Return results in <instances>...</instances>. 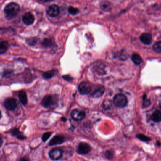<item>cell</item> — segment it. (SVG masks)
Listing matches in <instances>:
<instances>
[{"label":"cell","instance_id":"6da1fadb","mask_svg":"<svg viewBox=\"0 0 161 161\" xmlns=\"http://www.w3.org/2000/svg\"><path fill=\"white\" fill-rule=\"evenodd\" d=\"M20 11V6L15 2H12L6 5L4 8L5 14L9 20L15 17Z\"/></svg>","mask_w":161,"mask_h":161},{"label":"cell","instance_id":"7a4b0ae2","mask_svg":"<svg viewBox=\"0 0 161 161\" xmlns=\"http://www.w3.org/2000/svg\"><path fill=\"white\" fill-rule=\"evenodd\" d=\"M113 103L117 107L120 108L125 107L128 104L127 98L123 94H119L113 98Z\"/></svg>","mask_w":161,"mask_h":161},{"label":"cell","instance_id":"3957f363","mask_svg":"<svg viewBox=\"0 0 161 161\" xmlns=\"http://www.w3.org/2000/svg\"><path fill=\"white\" fill-rule=\"evenodd\" d=\"M105 91V88L103 86H92L91 91L88 94L90 95V97L93 98H99L104 95Z\"/></svg>","mask_w":161,"mask_h":161},{"label":"cell","instance_id":"277c9868","mask_svg":"<svg viewBox=\"0 0 161 161\" xmlns=\"http://www.w3.org/2000/svg\"><path fill=\"white\" fill-rule=\"evenodd\" d=\"M92 88V86L88 82H82L79 85L78 90L82 95H88L89 93Z\"/></svg>","mask_w":161,"mask_h":161},{"label":"cell","instance_id":"5b68a950","mask_svg":"<svg viewBox=\"0 0 161 161\" xmlns=\"http://www.w3.org/2000/svg\"><path fill=\"white\" fill-rule=\"evenodd\" d=\"M91 150V147L88 143L85 142H81L79 144L77 148V153L78 154H88Z\"/></svg>","mask_w":161,"mask_h":161},{"label":"cell","instance_id":"8992f818","mask_svg":"<svg viewBox=\"0 0 161 161\" xmlns=\"http://www.w3.org/2000/svg\"><path fill=\"white\" fill-rule=\"evenodd\" d=\"M85 113L84 111H80L77 109H74L71 113V117L73 119L76 121H80L85 117Z\"/></svg>","mask_w":161,"mask_h":161},{"label":"cell","instance_id":"52a82bcc","mask_svg":"<svg viewBox=\"0 0 161 161\" xmlns=\"http://www.w3.org/2000/svg\"><path fill=\"white\" fill-rule=\"evenodd\" d=\"M5 107L9 111L15 110L17 106L16 100L13 98H8L4 102Z\"/></svg>","mask_w":161,"mask_h":161},{"label":"cell","instance_id":"ba28073f","mask_svg":"<svg viewBox=\"0 0 161 161\" xmlns=\"http://www.w3.org/2000/svg\"><path fill=\"white\" fill-rule=\"evenodd\" d=\"M49 156L51 160H58L62 156V152L59 148H54L49 152Z\"/></svg>","mask_w":161,"mask_h":161},{"label":"cell","instance_id":"9c48e42d","mask_svg":"<svg viewBox=\"0 0 161 161\" xmlns=\"http://www.w3.org/2000/svg\"><path fill=\"white\" fill-rule=\"evenodd\" d=\"M54 98L52 97V96L50 95L45 96L41 101V104L42 106L46 108L51 107L52 105H54Z\"/></svg>","mask_w":161,"mask_h":161},{"label":"cell","instance_id":"30bf717a","mask_svg":"<svg viewBox=\"0 0 161 161\" xmlns=\"http://www.w3.org/2000/svg\"><path fill=\"white\" fill-rule=\"evenodd\" d=\"M60 12V9L58 6L56 5H52L48 7L46 9V13L49 16L55 17L58 15Z\"/></svg>","mask_w":161,"mask_h":161},{"label":"cell","instance_id":"8fae6325","mask_svg":"<svg viewBox=\"0 0 161 161\" xmlns=\"http://www.w3.org/2000/svg\"><path fill=\"white\" fill-rule=\"evenodd\" d=\"M22 21L27 26H29L34 23L35 18L33 14L30 12H27L22 17Z\"/></svg>","mask_w":161,"mask_h":161},{"label":"cell","instance_id":"7c38bea8","mask_svg":"<svg viewBox=\"0 0 161 161\" xmlns=\"http://www.w3.org/2000/svg\"><path fill=\"white\" fill-rule=\"evenodd\" d=\"M65 141V138L62 136L57 135L50 140L49 145L50 146H56L63 143Z\"/></svg>","mask_w":161,"mask_h":161},{"label":"cell","instance_id":"4fadbf2b","mask_svg":"<svg viewBox=\"0 0 161 161\" xmlns=\"http://www.w3.org/2000/svg\"><path fill=\"white\" fill-rule=\"evenodd\" d=\"M152 39V35L150 33H143L140 36V41L146 45H149L151 43Z\"/></svg>","mask_w":161,"mask_h":161},{"label":"cell","instance_id":"5bb4252c","mask_svg":"<svg viewBox=\"0 0 161 161\" xmlns=\"http://www.w3.org/2000/svg\"><path fill=\"white\" fill-rule=\"evenodd\" d=\"M10 134L14 137H16L17 138L20 140H24L26 139V136H25L21 132H20L18 128H16L10 131Z\"/></svg>","mask_w":161,"mask_h":161},{"label":"cell","instance_id":"9a60e30c","mask_svg":"<svg viewBox=\"0 0 161 161\" xmlns=\"http://www.w3.org/2000/svg\"><path fill=\"white\" fill-rule=\"evenodd\" d=\"M58 73V70H51L44 73L43 77L46 80H49L57 75Z\"/></svg>","mask_w":161,"mask_h":161},{"label":"cell","instance_id":"2e32d148","mask_svg":"<svg viewBox=\"0 0 161 161\" xmlns=\"http://www.w3.org/2000/svg\"><path fill=\"white\" fill-rule=\"evenodd\" d=\"M19 99L23 105H25L28 103V98L26 92L24 91H20L19 93Z\"/></svg>","mask_w":161,"mask_h":161},{"label":"cell","instance_id":"e0dca14e","mask_svg":"<svg viewBox=\"0 0 161 161\" xmlns=\"http://www.w3.org/2000/svg\"><path fill=\"white\" fill-rule=\"evenodd\" d=\"M151 119L155 123L160 122L161 120V112L160 111H155L151 116Z\"/></svg>","mask_w":161,"mask_h":161},{"label":"cell","instance_id":"ac0fdd59","mask_svg":"<svg viewBox=\"0 0 161 161\" xmlns=\"http://www.w3.org/2000/svg\"><path fill=\"white\" fill-rule=\"evenodd\" d=\"M9 44L6 41H2L0 43V54L6 53L8 49Z\"/></svg>","mask_w":161,"mask_h":161},{"label":"cell","instance_id":"d6986e66","mask_svg":"<svg viewBox=\"0 0 161 161\" xmlns=\"http://www.w3.org/2000/svg\"><path fill=\"white\" fill-rule=\"evenodd\" d=\"M131 59L134 64L137 65H139L142 62V58L141 56L137 54H133L131 56Z\"/></svg>","mask_w":161,"mask_h":161},{"label":"cell","instance_id":"ffe728a7","mask_svg":"<svg viewBox=\"0 0 161 161\" xmlns=\"http://www.w3.org/2000/svg\"><path fill=\"white\" fill-rule=\"evenodd\" d=\"M153 50L157 53L161 54V42H157L153 46Z\"/></svg>","mask_w":161,"mask_h":161},{"label":"cell","instance_id":"44dd1931","mask_svg":"<svg viewBox=\"0 0 161 161\" xmlns=\"http://www.w3.org/2000/svg\"><path fill=\"white\" fill-rule=\"evenodd\" d=\"M137 137L139 139H140L141 141H143V142H148L151 140L150 138L147 137V136H146L144 134H140L137 135Z\"/></svg>","mask_w":161,"mask_h":161},{"label":"cell","instance_id":"7402d4cb","mask_svg":"<svg viewBox=\"0 0 161 161\" xmlns=\"http://www.w3.org/2000/svg\"><path fill=\"white\" fill-rule=\"evenodd\" d=\"M27 44L29 46H34L37 43V39L35 38H31L28 39L27 41Z\"/></svg>","mask_w":161,"mask_h":161},{"label":"cell","instance_id":"603a6c76","mask_svg":"<svg viewBox=\"0 0 161 161\" xmlns=\"http://www.w3.org/2000/svg\"><path fill=\"white\" fill-rule=\"evenodd\" d=\"M68 11H69V13L71 14L72 15H75L76 14H77L78 13V12H79L78 9L74 8L72 6L69 7V9H68Z\"/></svg>","mask_w":161,"mask_h":161},{"label":"cell","instance_id":"cb8c5ba5","mask_svg":"<svg viewBox=\"0 0 161 161\" xmlns=\"http://www.w3.org/2000/svg\"><path fill=\"white\" fill-rule=\"evenodd\" d=\"M101 7L102 9L104 11H109L111 9L110 4H109V2H104V4H102Z\"/></svg>","mask_w":161,"mask_h":161},{"label":"cell","instance_id":"d4e9b609","mask_svg":"<svg viewBox=\"0 0 161 161\" xmlns=\"http://www.w3.org/2000/svg\"><path fill=\"white\" fill-rule=\"evenodd\" d=\"M43 46L45 47H49L51 45V41L49 39H44L43 42Z\"/></svg>","mask_w":161,"mask_h":161},{"label":"cell","instance_id":"484cf974","mask_svg":"<svg viewBox=\"0 0 161 161\" xmlns=\"http://www.w3.org/2000/svg\"><path fill=\"white\" fill-rule=\"evenodd\" d=\"M51 132H46V133H44L42 138V140H43L44 142H45L47 140H48L49 138L51 137Z\"/></svg>","mask_w":161,"mask_h":161},{"label":"cell","instance_id":"4316f807","mask_svg":"<svg viewBox=\"0 0 161 161\" xmlns=\"http://www.w3.org/2000/svg\"><path fill=\"white\" fill-rule=\"evenodd\" d=\"M150 101L149 99H147L146 98L144 99L143 102V108H147L150 105Z\"/></svg>","mask_w":161,"mask_h":161},{"label":"cell","instance_id":"83f0119b","mask_svg":"<svg viewBox=\"0 0 161 161\" xmlns=\"http://www.w3.org/2000/svg\"><path fill=\"white\" fill-rule=\"evenodd\" d=\"M105 157L107 159H111L113 157V153L110 151H107L105 153Z\"/></svg>","mask_w":161,"mask_h":161},{"label":"cell","instance_id":"f1b7e54d","mask_svg":"<svg viewBox=\"0 0 161 161\" xmlns=\"http://www.w3.org/2000/svg\"><path fill=\"white\" fill-rule=\"evenodd\" d=\"M111 106V102L110 101L106 100V101L104 102V109L105 108V109H108L109 108H110Z\"/></svg>","mask_w":161,"mask_h":161},{"label":"cell","instance_id":"f546056e","mask_svg":"<svg viewBox=\"0 0 161 161\" xmlns=\"http://www.w3.org/2000/svg\"><path fill=\"white\" fill-rule=\"evenodd\" d=\"M62 78L67 81L71 82L73 80V78L70 75H64L62 76Z\"/></svg>","mask_w":161,"mask_h":161},{"label":"cell","instance_id":"4dcf8cb0","mask_svg":"<svg viewBox=\"0 0 161 161\" xmlns=\"http://www.w3.org/2000/svg\"><path fill=\"white\" fill-rule=\"evenodd\" d=\"M11 73H12V71L11 70H7L4 71V73H3V76L6 77H8L9 75H11Z\"/></svg>","mask_w":161,"mask_h":161},{"label":"cell","instance_id":"1f68e13d","mask_svg":"<svg viewBox=\"0 0 161 161\" xmlns=\"http://www.w3.org/2000/svg\"><path fill=\"white\" fill-rule=\"evenodd\" d=\"M54 0H40V1L43 2H49V1H53Z\"/></svg>","mask_w":161,"mask_h":161},{"label":"cell","instance_id":"d6a6232c","mask_svg":"<svg viewBox=\"0 0 161 161\" xmlns=\"http://www.w3.org/2000/svg\"><path fill=\"white\" fill-rule=\"evenodd\" d=\"M2 144H3V140L1 138H0V147H1Z\"/></svg>","mask_w":161,"mask_h":161},{"label":"cell","instance_id":"836d02e7","mask_svg":"<svg viewBox=\"0 0 161 161\" xmlns=\"http://www.w3.org/2000/svg\"><path fill=\"white\" fill-rule=\"evenodd\" d=\"M61 120H62V121H64V122H65V121H66L67 119L66 118H65V117H62V118H61Z\"/></svg>","mask_w":161,"mask_h":161},{"label":"cell","instance_id":"e575fe53","mask_svg":"<svg viewBox=\"0 0 161 161\" xmlns=\"http://www.w3.org/2000/svg\"><path fill=\"white\" fill-rule=\"evenodd\" d=\"M20 160L21 161H25V160H26V161H28V159H25V158H22V159H20Z\"/></svg>","mask_w":161,"mask_h":161},{"label":"cell","instance_id":"d590c367","mask_svg":"<svg viewBox=\"0 0 161 161\" xmlns=\"http://www.w3.org/2000/svg\"><path fill=\"white\" fill-rule=\"evenodd\" d=\"M1 117H2V115H1V111H0V119H1Z\"/></svg>","mask_w":161,"mask_h":161},{"label":"cell","instance_id":"8d00e7d4","mask_svg":"<svg viewBox=\"0 0 161 161\" xmlns=\"http://www.w3.org/2000/svg\"><path fill=\"white\" fill-rule=\"evenodd\" d=\"M157 144L158 146H160V143H159V141H157Z\"/></svg>","mask_w":161,"mask_h":161}]
</instances>
